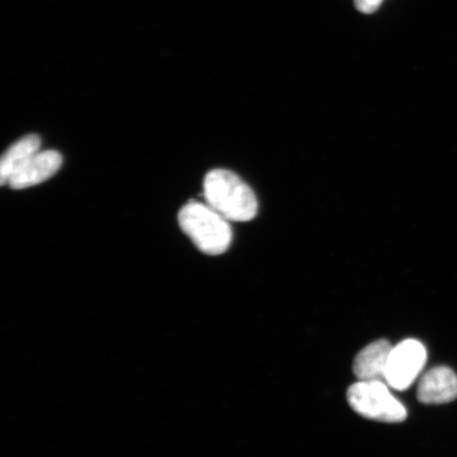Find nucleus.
<instances>
[{"instance_id": "5", "label": "nucleus", "mask_w": 457, "mask_h": 457, "mask_svg": "<svg viewBox=\"0 0 457 457\" xmlns=\"http://www.w3.org/2000/svg\"><path fill=\"white\" fill-rule=\"evenodd\" d=\"M62 156L56 151L38 152L16 174L11 177L8 186L13 190H22L37 186L54 177L60 170Z\"/></svg>"}, {"instance_id": "7", "label": "nucleus", "mask_w": 457, "mask_h": 457, "mask_svg": "<svg viewBox=\"0 0 457 457\" xmlns=\"http://www.w3.org/2000/svg\"><path fill=\"white\" fill-rule=\"evenodd\" d=\"M392 350L393 346L386 340H378L364 347L353 361V374L358 380L385 381Z\"/></svg>"}, {"instance_id": "1", "label": "nucleus", "mask_w": 457, "mask_h": 457, "mask_svg": "<svg viewBox=\"0 0 457 457\" xmlns=\"http://www.w3.org/2000/svg\"><path fill=\"white\" fill-rule=\"evenodd\" d=\"M204 196L205 203L228 220L250 221L259 213L253 188L231 170H210L204 182Z\"/></svg>"}, {"instance_id": "2", "label": "nucleus", "mask_w": 457, "mask_h": 457, "mask_svg": "<svg viewBox=\"0 0 457 457\" xmlns=\"http://www.w3.org/2000/svg\"><path fill=\"white\" fill-rule=\"evenodd\" d=\"M179 222L202 253L220 255L230 248L233 233L228 220L207 203H187L180 210Z\"/></svg>"}, {"instance_id": "4", "label": "nucleus", "mask_w": 457, "mask_h": 457, "mask_svg": "<svg viewBox=\"0 0 457 457\" xmlns=\"http://www.w3.org/2000/svg\"><path fill=\"white\" fill-rule=\"evenodd\" d=\"M427 361V351L420 341L408 339L393 347L388 359L385 381L394 390H407L421 373Z\"/></svg>"}, {"instance_id": "3", "label": "nucleus", "mask_w": 457, "mask_h": 457, "mask_svg": "<svg viewBox=\"0 0 457 457\" xmlns=\"http://www.w3.org/2000/svg\"><path fill=\"white\" fill-rule=\"evenodd\" d=\"M385 381H358L347 391V400L356 412L382 422H402L408 413L388 390Z\"/></svg>"}, {"instance_id": "6", "label": "nucleus", "mask_w": 457, "mask_h": 457, "mask_svg": "<svg viewBox=\"0 0 457 457\" xmlns=\"http://www.w3.org/2000/svg\"><path fill=\"white\" fill-rule=\"evenodd\" d=\"M417 398L426 404H442L457 398V376L449 368L432 369L422 377Z\"/></svg>"}, {"instance_id": "8", "label": "nucleus", "mask_w": 457, "mask_h": 457, "mask_svg": "<svg viewBox=\"0 0 457 457\" xmlns=\"http://www.w3.org/2000/svg\"><path fill=\"white\" fill-rule=\"evenodd\" d=\"M37 135H27L13 143L0 160V182L8 185L11 177L17 173L41 148Z\"/></svg>"}, {"instance_id": "9", "label": "nucleus", "mask_w": 457, "mask_h": 457, "mask_svg": "<svg viewBox=\"0 0 457 457\" xmlns=\"http://www.w3.org/2000/svg\"><path fill=\"white\" fill-rule=\"evenodd\" d=\"M384 0H355V7L359 12L371 14L379 9Z\"/></svg>"}]
</instances>
